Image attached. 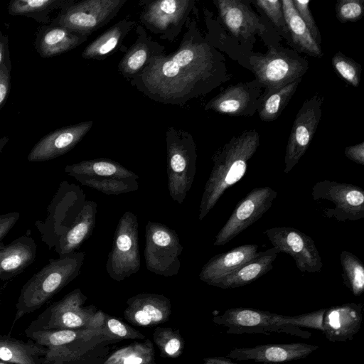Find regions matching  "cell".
<instances>
[{
    "label": "cell",
    "instance_id": "cell-1",
    "mask_svg": "<svg viewBox=\"0 0 364 364\" xmlns=\"http://www.w3.org/2000/svg\"><path fill=\"white\" fill-rule=\"evenodd\" d=\"M179 47L168 55L153 57L131 85L149 99L183 105L203 96L228 80L222 53L188 17Z\"/></svg>",
    "mask_w": 364,
    "mask_h": 364
},
{
    "label": "cell",
    "instance_id": "cell-2",
    "mask_svg": "<svg viewBox=\"0 0 364 364\" xmlns=\"http://www.w3.org/2000/svg\"><path fill=\"white\" fill-rule=\"evenodd\" d=\"M259 146V134L257 130H245L215 152L199 205L200 220L210 212L226 190L243 178L248 162Z\"/></svg>",
    "mask_w": 364,
    "mask_h": 364
},
{
    "label": "cell",
    "instance_id": "cell-3",
    "mask_svg": "<svg viewBox=\"0 0 364 364\" xmlns=\"http://www.w3.org/2000/svg\"><path fill=\"white\" fill-rule=\"evenodd\" d=\"M85 252H74L48 263L22 287L16 304L13 324L28 314L40 309L80 274Z\"/></svg>",
    "mask_w": 364,
    "mask_h": 364
},
{
    "label": "cell",
    "instance_id": "cell-4",
    "mask_svg": "<svg viewBox=\"0 0 364 364\" xmlns=\"http://www.w3.org/2000/svg\"><path fill=\"white\" fill-rule=\"evenodd\" d=\"M168 191L181 205L191 188L196 173V145L186 131L170 127L166 132Z\"/></svg>",
    "mask_w": 364,
    "mask_h": 364
},
{
    "label": "cell",
    "instance_id": "cell-5",
    "mask_svg": "<svg viewBox=\"0 0 364 364\" xmlns=\"http://www.w3.org/2000/svg\"><path fill=\"white\" fill-rule=\"evenodd\" d=\"M250 65L256 80L264 90L260 98L302 78L309 69L305 58L280 46H269L266 53L250 56Z\"/></svg>",
    "mask_w": 364,
    "mask_h": 364
},
{
    "label": "cell",
    "instance_id": "cell-6",
    "mask_svg": "<svg viewBox=\"0 0 364 364\" xmlns=\"http://www.w3.org/2000/svg\"><path fill=\"white\" fill-rule=\"evenodd\" d=\"M65 171L81 184L106 195L136 191L139 187L138 175L109 159L81 161L65 166Z\"/></svg>",
    "mask_w": 364,
    "mask_h": 364
},
{
    "label": "cell",
    "instance_id": "cell-7",
    "mask_svg": "<svg viewBox=\"0 0 364 364\" xmlns=\"http://www.w3.org/2000/svg\"><path fill=\"white\" fill-rule=\"evenodd\" d=\"M85 195L75 184L63 181L48 206L44 220H37L35 226L41 240L49 249L55 247L59 239L75 222L85 203Z\"/></svg>",
    "mask_w": 364,
    "mask_h": 364
},
{
    "label": "cell",
    "instance_id": "cell-8",
    "mask_svg": "<svg viewBox=\"0 0 364 364\" xmlns=\"http://www.w3.org/2000/svg\"><path fill=\"white\" fill-rule=\"evenodd\" d=\"M282 315L248 307L227 309L221 315L213 316L212 321L218 326L227 328V333H262L271 335L283 333L302 338H309L311 333L302 328L280 321Z\"/></svg>",
    "mask_w": 364,
    "mask_h": 364
},
{
    "label": "cell",
    "instance_id": "cell-9",
    "mask_svg": "<svg viewBox=\"0 0 364 364\" xmlns=\"http://www.w3.org/2000/svg\"><path fill=\"white\" fill-rule=\"evenodd\" d=\"M87 300L80 289H75L48 306L31 322L25 333L90 328L97 309L94 305L85 306Z\"/></svg>",
    "mask_w": 364,
    "mask_h": 364
},
{
    "label": "cell",
    "instance_id": "cell-10",
    "mask_svg": "<svg viewBox=\"0 0 364 364\" xmlns=\"http://www.w3.org/2000/svg\"><path fill=\"white\" fill-rule=\"evenodd\" d=\"M140 267L137 218L134 213L126 211L119 220L115 229L106 270L112 279L122 282L136 273Z\"/></svg>",
    "mask_w": 364,
    "mask_h": 364
},
{
    "label": "cell",
    "instance_id": "cell-11",
    "mask_svg": "<svg viewBox=\"0 0 364 364\" xmlns=\"http://www.w3.org/2000/svg\"><path fill=\"white\" fill-rule=\"evenodd\" d=\"M182 251L183 246L174 230L158 222L146 223L144 255L149 271L166 277L177 275Z\"/></svg>",
    "mask_w": 364,
    "mask_h": 364
},
{
    "label": "cell",
    "instance_id": "cell-12",
    "mask_svg": "<svg viewBox=\"0 0 364 364\" xmlns=\"http://www.w3.org/2000/svg\"><path fill=\"white\" fill-rule=\"evenodd\" d=\"M140 22L160 39L173 41L195 7L194 0H143Z\"/></svg>",
    "mask_w": 364,
    "mask_h": 364
},
{
    "label": "cell",
    "instance_id": "cell-13",
    "mask_svg": "<svg viewBox=\"0 0 364 364\" xmlns=\"http://www.w3.org/2000/svg\"><path fill=\"white\" fill-rule=\"evenodd\" d=\"M311 196L315 201L327 200L334 205L320 208L325 218L339 222L364 218V191L358 186L324 179L314 185Z\"/></svg>",
    "mask_w": 364,
    "mask_h": 364
},
{
    "label": "cell",
    "instance_id": "cell-14",
    "mask_svg": "<svg viewBox=\"0 0 364 364\" xmlns=\"http://www.w3.org/2000/svg\"><path fill=\"white\" fill-rule=\"evenodd\" d=\"M126 2L127 0L75 1L61 9L51 23L88 36L107 24Z\"/></svg>",
    "mask_w": 364,
    "mask_h": 364
},
{
    "label": "cell",
    "instance_id": "cell-15",
    "mask_svg": "<svg viewBox=\"0 0 364 364\" xmlns=\"http://www.w3.org/2000/svg\"><path fill=\"white\" fill-rule=\"evenodd\" d=\"M277 193L269 186L255 188L236 205L215 236L214 246L223 245L257 221L271 208Z\"/></svg>",
    "mask_w": 364,
    "mask_h": 364
},
{
    "label": "cell",
    "instance_id": "cell-16",
    "mask_svg": "<svg viewBox=\"0 0 364 364\" xmlns=\"http://www.w3.org/2000/svg\"><path fill=\"white\" fill-rule=\"evenodd\" d=\"M323 98L318 94L306 99L294 121L284 156V172L288 173L308 149L318 126Z\"/></svg>",
    "mask_w": 364,
    "mask_h": 364
},
{
    "label": "cell",
    "instance_id": "cell-17",
    "mask_svg": "<svg viewBox=\"0 0 364 364\" xmlns=\"http://www.w3.org/2000/svg\"><path fill=\"white\" fill-rule=\"evenodd\" d=\"M273 247L290 255L299 271L319 272L323 262L314 241L302 231L291 227H275L265 230Z\"/></svg>",
    "mask_w": 364,
    "mask_h": 364
},
{
    "label": "cell",
    "instance_id": "cell-18",
    "mask_svg": "<svg viewBox=\"0 0 364 364\" xmlns=\"http://www.w3.org/2000/svg\"><path fill=\"white\" fill-rule=\"evenodd\" d=\"M112 343L100 328H87L76 339L48 348L42 364H91V358H99L95 353H100V348Z\"/></svg>",
    "mask_w": 364,
    "mask_h": 364
},
{
    "label": "cell",
    "instance_id": "cell-19",
    "mask_svg": "<svg viewBox=\"0 0 364 364\" xmlns=\"http://www.w3.org/2000/svg\"><path fill=\"white\" fill-rule=\"evenodd\" d=\"M261 88L256 79L228 86L205 105V110L230 116L253 115L259 107Z\"/></svg>",
    "mask_w": 364,
    "mask_h": 364
},
{
    "label": "cell",
    "instance_id": "cell-20",
    "mask_svg": "<svg viewBox=\"0 0 364 364\" xmlns=\"http://www.w3.org/2000/svg\"><path fill=\"white\" fill-rule=\"evenodd\" d=\"M93 126L85 121L55 129L41 138L31 149L27 159L42 162L59 157L73 149Z\"/></svg>",
    "mask_w": 364,
    "mask_h": 364
},
{
    "label": "cell",
    "instance_id": "cell-21",
    "mask_svg": "<svg viewBox=\"0 0 364 364\" xmlns=\"http://www.w3.org/2000/svg\"><path fill=\"white\" fill-rule=\"evenodd\" d=\"M319 347L302 343L264 344L253 347L235 348L228 358L242 361L263 363H281L306 358Z\"/></svg>",
    "mask_w": 364,
    "mask_h": 364
},
{
    "label": "cell",
    "instance_id": "cell-22",
    "mask_svg": "<svg viewBox=\"0 0 364 364\" xmlns=\"http://www.w3.org/2000/svg\"><path fill=\"white\" fill-rule=\"evenodd\" d=\"M124 318L132 325L156 326L167 321L171 314L168 298L155 293H140L127 299Z\"/></svg>",
    "mask_w": 364,
    "mask_h": 364
},
{
    "label": "cell",
    "instance_id": "cell-23",
    "mask_svg": "<svg viewBox=\"0 0 364 364\" xmlns=\"http://www.w3.org/2000/svg\"><path fill=\"white\" fill-rule=\"evenodd\" d=\"M363 309V304L353 302L326 308L321 332L333 343L353 340L361 327Z\"/></svg>",
    "mask_w": 364,
    "mask_h": 364
},
{
    "label": "cell",
    "instance_id": "cell-24",
    "mask_svg": "<svg viewBox=\"0 0 364 364\" xmlns=\"http://www.w3.org/2000/svg\"><path fill=\"white\" fill-rule=\"evenodd\" d=\"M213 3L223 23L234 36L249 40L264 30L259 16L244 1L215 0Z\"/></svg>",
    "mask_w": 364,
    "mask_h": 364
},
{
    "label": "cell",
    "instance_id": "cell-25",
    "mask_svg": "<svg viewBox=\"0 0 364 364\" xmlns=\"http://www.w3.org/2000/svg\"><path fill=\"white\" fill-rule=\"evenodd\" d=\"M258 247L255 244L243 245L215 255L202 267L199 274L200 279L215 287L222 279L257 257Z\"/></svg>",
    "mask_w": 364,
    "mask_h": 364
},
{
    "label": "cell",
    "instance_id": "cell-26",
    "mask_svg": "<svg viewBox=\"0 0 364 364\" xmlns=\"http://www.w3.org/2000/svg\"><path fill=\"white\" fill-rule=\"evenodd\" d=\"M36 251L35 240L28 235L7 245L0 241V279L6 281L22 273L35 261Z\"/></svg>",
    "mask_w": 364,
    "mask_h": 364
},
{
    "label": "cell",
    "instance_id": "cell-27",
    "mask_svg": "<svg viewBox=\"0 0 364 364\" xmlns=\"http://www.w3.org/2000/svg\"><path fill=\"white\" fill-rule=\"evenodd\" d=\"M87 38L50 22L38 28L34 47L42 58H50L77 47Z\"/></svg>",
    "mask_w": 364,
    "mask_h": 364
},
{
    "label": "cell",
    "instance_id": "cell-28",
    "mask_svg": "<svg viewBox=\"0 0 364 364\" xmlns=\"http://www.w3.org/2000/svg\"><path fill=\"white\" fill-rule=\"evenodd\" d=\"M137 38L126 51L118 64V71L128 80L140 73L155 56L164 53L165 47L153 40L139 25L136 28Z\"/></svg>",
    "mask_w": 364,
    "mask_h": 364
},
{
    "label": "cell",
    "instance_id": "cell-29",
    "mask_svg": "<svg viewBox=\"0 0 364 364\" xmlns=\"http://www.w3.org/2000/svg\"><path fill=\"white\" fill-rule=\"evenodd\" d=\"M96 214L95 201L85 200L73 224L54 247L59 257L79 250L82 243L91 236L95 227Z\"/></svg>",
    "mask_w": 364,
    "mask_h": 364
},
{
    "label": "cell",
    "instance_id": "cell-30",
    "mask_svg": "<svg viewBox=\"0 0 364 364\" xmlns=\"http://www.w3.org/2000/svg\"><path fill=\"white\" fill-rule=\"evenodd\" d=\"M279 251L271 247L245 263L232 274L222 279L215 287L221 289H235L249 284L273 268V262Z\"/></svg>",
    "mask_w": 364,
    "mask_h": 364
},
{
    "label": "cell",
    "instance_id": "cell-31",
    "mask_svg": "<svg viewBox=\"0 0 364 364\" xmlns=\"http://www.w3.org/2000/svg\"><path fill=\"white\" fill-rule=\"evenodd\" d=\"M47 350L31 339L24 341L0 334V360L9 364H42Z\"/></svg>",
    "mask_w": 364,
    "mask_h": 364
},
{
    "label": "cell",
    "instance_id": "cell-32",
    "mask_svg": "<svg viewBox=\"0 0 364 364\" xmlns=\"http://www.w3.org/2000/svg\"><path fill=\"white\" fill-rule=\"evenodd\" d=\"M135 24V21L127 18L118 21L89 43L82 52V57L92 60L107 58L122 46L124 38Z\"/></svg>",
    "mask_w": 364,
    "mask_h": 364
},
{
    "label": "cell",
    "instance_id": "cell-33",
    "mask_svg": "<svg viewBox=\"0 0 364 364\" xmlns=\"http://www.w3.org/2000/svg\"><path fill=\"white\" fill-rule=\"evenodd\" d=\"M284 18L294 45L310 56L321 58L323 55L319 45L314 40L306 23L295 9L292 0H282Z\"/></svg>",
    "mask_w": 364,
    "mask_h": 364
},
{
    "label": "cell",
    "instance_id": "cell-34",
    "mask_svg": "<svg viewBox=\"0 0 364 364\" xmlns=\"http://www.w3.org/2000/svg\"><path fill=\"white\" fill-rule=\"evenodd\" d=\"M75 2V0H13L8 5V13L11 16L31 18L46 25L50 23V14L53 11L61 10Z\"/></svg>",
    "mask_w": 364,
    "mask_h": 364
},
{
    "label": "cell",
    "instance_id": "cell-35",
    "mask_svg": "<svg viewBox=\"0 0 364 364\" xmlns=\"http://www.w3.org/2000/svg\"><path fill=\"white\" fill-rule=\"evenodd\" d=\"M301 80L302 78L297 79L279 90L260 98V104L257 109L260 119L264 122L276 120L296 92Z\"/></svg>",
    "mask_w": 364,
    "mask_h": 364
},
{
    "label": "cell",
    "instance_id": "cell-36",
    "mask_svg": "<svg viewBox=\"0 0 364 364\" xmlns=\"http://www.w3.org/2000/svg\"><path fill=\"white\" fill-rule=\"evenodd\" d=\"M155 363L154 349L149 339L134 342L112 353L102 364H151Z\"/></svg>",
    "mask_w": 364,
    "mask_h": 364
},
{
    "label": "cell",
    "instance_id": "cell-37",
    "mask_svg": "<svg viewBox=\"0 0 364 364\" xmlns=\"http://www.w3.org/2000/svg\"><path fill=\"white\" fill-rule=\"evenodd\" d=\"M340 261L343 283L354 296H360L364 291L363 262L358 257L347 250H343L340 253Z\"/></svg>",
    "mask_w": 364,
    "mask_h": 364
},
{
    "label": "cell",
    "instance_id": "cell-38",
    "mask_svg": "<svg viewBox=\"0 0 364 364\" xmlns=\"http://www.w3.org/2000/svg\"><path fill=\"white\" fill-rule=\"evenodd\" d=\"M153 340L161 357L164 358L179 357L185 348V341L179 331L171 327H156L153 333Z\"/></svg>",
    "mask_w": 364,
    "mask_h": 364
},
{
    "label": "cell",
    "instance_id": "cell-39",
    "mask_svg": "<svg viewBox=\"0 0 364 364\" xmlns=\"http://www.w3.org/2000/svg\"><path fill=\"white\" fill-rule=\"evenodd\" d=\"M100 329L114 343L122 340H144L145 336L117 318L105 314Z\"/></svg>",
    "mask_w": 364,
    "mask_h": 364
},
{
    "label": "cell",
    "instance_id": "cell-40",
    "mask_svg": "<svg viewBox=\"0 0 364 364\" xmlns=\"http://www.w3.org/2000/svg\"><path fill=\"white\" fill-rule=\"evenodd\" d=\"M332 65L336 73L346 82L358 87L361 76V65L341 52L332 58Z\"/></svg>",
    "mask_w": 364,
    "mask_h": 364
},
{
    "label": "cell",
    "instance_id": "cell-41",
    "mask_svg": "<svg viewBox=\"0 0 364 364\" xmlns=\"http://www.w3.org/2000/svg\"><path fill=\"white\" fill-rule=\"evenodd\" d=\"M325 311L326 309H321L295 316L282 315L280 321L283 323L291 324L299 328L304 327L322 331Z\"/></svg>",
    "mask_w": 364,
    "mask_h": 364
},
{
    "label": "cell",
    "instance_id": "cell-42",
    "mask_svg": "<svg viewBox=\"0 0 364 364\" xmlns=\"http://www.w3.org/2000/svg\"><path fill=\"white\" fill-rule=\"evenodd\" d=\"M336 11L341 22L358 21L364 14V0H339L336 5Z\"/></svg>",
    "mask_w": 364,
    "mask_h": 364
},
{
    "label": "cell",
    "instance_id": "cell-43",
    "mask_svg": "<svg viewBox=\"0 0 364 364\" xmlns=\"http://www.w3.org/2000/svg\"><path fill=\"white\" fill-rule=\"evenodd\" d=\"M253 3L260 9L277 28L288 33L284 18L282 0H257Z\"/></svg>",
    "mask_w": 364,
    "mask_h": 364
},
{
    "label": "cell",
    "instance_id": "cell-44",
    "mask_svg": "<svg viewBox=\"0 0 364 364\" xmlns=\"http://www.w3.org/2000/svg\"><path fill=\"white\" fill-rule=\"evenodd\" d=\"M293 4L297 13L306 23L314 40L320 46L321 42V33L309 9V0H292Z\"/></svg>",
    "mask_w": 364,
    "mask_h": 364
},
{
    "label": "cell",
    "instance_id": "cell-45",
    "mask_svg": "<svg viewBox=\"0 0 364 364\" xmlns=\"http://www.w3.org/2000/svg\"><path fill=\"white\" fill-rule=\"evenodd\" d=\"M11 68L9 56L0 65V109L6 102L11 89Z\"/></svg>",
    "mask_w": 364,
    "mask_h": 364
},
{
    "label": "cell",
    "instance_id": "cell-46",
    "mask_svg": "<svg viewBox=\"0 0 364 364\" xmlns=\"http://www.w3.org/2000/svg\"><path fill=\"white\" fill-rule=\"evenodd\" d=\"M20 213L11 212L0 215V241L11 230L18 220Z\"/></svg>",
    "mask_w": 364,
    "mask_h": 364
},
{
    "label": "cell",
    "instance_id": "cell-47",
    "mask_svg": "<svg viewBox=\"0 0 364 364\" xmlns=\"http://www.w3.org/2000/svg\"><path fill=\"white\" fill-rule=\"evenodd\" d=\"M345 156L360 165H364V141L345 148Z\"/></svg>",
    "mask_w": 364,
    "mask_h": 364
},
{
    "label": "cell",
    "instance_id": "cell-48",
    "mask_svg": "<svg viewBox=\"0 0 364 364\" xmlns=\"http://www.w3.org/2000/svg\"><path fill=\"white\" fill-rule=\"evenodd\" d=\"M9 56L8 36L0 31V65Z\"/></svg>",
    "mask_w": 364,
    "mask_h": 364
},
{
    "label": "cell",
    "instance_id": "cell-49",
    "mask_svg": "<svg viewBox=\"0 0 364 364\" xmlns=\"http://www.w3.org/2000/svg\"><path fill=\"white\" fill-rule=\"evenodd\" d=\"M201 364H242L232 362L230 358L225 357H209L203 358Z\"/></svg>",
    "mask_w": 364,
    "mask_h": 364
},
{
    "label": "cell",
    "instance_id": "cell-50",
    "mask_svg": "<svg viewBox=\"0 0 364 364\" xmlns=\"http://www.w3.org/2000/svg\"><path fill=\"white\" fill-rule=\"evenodd\" d=\"M9 141V138L6 136L0 138V154Z\"/></svg>",
    "mask_w": 364,
    "mask_h": 364
},
{
    "label": "cell",
    "instance_id": "cell-51",
    "mask_svg": "<svg viewBox=\"0 0 364 364\" xmlns=\"http://www.w3.org/2000/svg\"><path fill=\"white\" fill-rule=\"evenodd\" d=\"M0 364H9V363H7L6 362H4V361L0 360Z\"/></svg>",
    "mask_w": 364,
    "mask_h": 364
},
{
    "label": "cell",
    "instance_id": "cell-52",
    "mask_svg": "<svg viewBox=\"0 0 364 364\" xmlns=\"http://www.w3.org/2000/svg\"><path fill=\"white\" fill-rule=\"evenodd\" d=\"M0 305H1V291H0Z\"/></svg>",
    "mask_w": 364,
    "mask_h": 364
},
{
    "label": "cell",
    "instance_id": "cell-53",
    "mask_svg": "<svg viewBox=\"0 0 364 364\" xmlns=\"http://www.w3.org/2000/svg\"><path fill=\"white\" fill-rule=\"evenodd\" d=\"M151 364H156V363H151Z\"/></svg>",
    "mask_w": 364,
    "mask_h": 364
}]
</instances>
